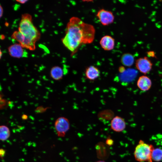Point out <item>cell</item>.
<instances>
[{"mask_svg":"<svg viewBox=\"0 0 162 162\" xmlns=\"http://www.w3.org/2000/svg\"><path fill=\"white\" fill-rule=\"evenodd\" d=\"M125 68L123 66H120L118 68V71L119 73L122 74L125 71Z\"/></svg>","mask_w":162,"mask_h":162,"instance_id":"ffe728a7","label":"cell"},{"mask_svg":"<svg viewBox=\"0 0 162 162\" xmlns=\"http://www.w3.org/2000/svg\"><path fill=\"white\" fill-rule=\"evenodd\" d=\"M154 148L152 145L140 140L134 151L135 159L140 162H152V154Z\"/></svg>","mask_w":162,"mask_h":162,"instance_id":"3957f363","label":"cell"},{"mask_svg":"<svg viewBox=\"0 0 162 162\" xmlns=\"http://www.w3.org/2000/svg\"><path fill=\"white\" fill-rule=\"evenodd\" d=\"M137 85L141 91H146L148 90L151 88L152 82L150 79L146 75H142L138 78Z\"/></svg>","mask_w":162,"mask_h":162,"instance_id":"7c38bea8","label":"cell"},{"mask_svg":"<svg viewBox=\"0 0 162 162\" xmlns=\"http://www.w3.org/2000/svg\"><path fill=\"white\" fill-rule=\"evenodd\" d=\"M147 54L149 56L152 57H156L155 53L153 51H150L148 52Z\"/></svg>","mask_w":162,"mask_h":162,"instance_id":"44dd1931","label":"cell"},{"mask_svg":"<svg viewBox=\"0 0 162 162\" xmlns=\"http://www.w3.org/2000/svg\"><path fill=\"white\" fill-rule=\"evenodd\" d=\"M0 58H1L2 57V51H1V50H0Z\"/></svg>","mask_w":162,"mask_h":162,"instance_id":"484cf974","label":"cell"},{"mask_svg":"<svg viewBox=\"0 0 162 162\" xmlns=\"http://www.w3.org/2000/svg\"><path fill=\"white\" fill-rule=\"evenodd\" d=\"M12 38L18 42L24 48L32 50L35 48L36 41L24 35L19 31H15L12 34Z\"/></svg>","mask_w":162,"mask_h":162,"instance_id":"277c9868","label":"cell"},{"mask_svg":"<svg viewBox=\"0 0 162 162\" xmlns=\"http://www.w3.org/2000/svg\"><path fill=\"white\" fill-rule=\"evenodd\" d=\"M10 55L16 58L26 57L28 53L20 44H15L10 46L8 48Z\"/></svg>","mask_w":162,"mask_h":162,"instance_id":"ba28073f","label":"cell"},{"mask_svg":"<svg viewBox=\"0 0 162 162\" xmlns=\"http://www.w3.org/2000/svg\"><path fill=\"white\" fill-rule=\"evenodd\" d=\"M113 140L110 138H108L106 141V144L108 146H112L113 144Z\"/></svg>","mask_w":162,"mask_h":162,"instance_id":"ac0fdd59","label":"cell"},{"mask_svg":"<svg viewBox=\"0 0 162 162\" xmlns=\"http://www.w3.org/2000/svg\"><path fill=\"white\" fill-rule=\"evenodd\" d=\"M99 43L101 48L104 50L110 51L112 50L114 47L115 40L111 36L105 35L101 38Z\"/></svg>","mask_w":162,"mask_h":162,"instance_id":"30bf717a","label":"cell"},{"mask_svg":"<svg viewBox=\"0 0 162 162\" xmlns=\"http://www.w3.org/2000/svg\"><path fill=\"white\" fill-rule=\"evenodd\" d=\"M16 2H19L20 3H22V4H24L27 1H28V0H16Z\"/></svg>","mask_w":162,"mask_h":162,"instance_id":"603a6c76","label":"cell"},{"mask_svg":"<svg viewBox=\"0 0 162 162\" xmlns=\"http://www.w3.org/2000/svg\"><path fill=\"white\" fill-rule=\"evenodd\" d=\"M19 31L24 35L36 41L40 36V32L32 22L31 16L28 14L22 15Z\"/></svg>","mask_w":162,"mask_h":162,"instance_id":"7a4b0ae2","label":"cell"},{"mask_svg":"<svg viewBox=\"0 0 162 162\" xmlns=\"http://www.w3.org/2000/svg\"><path fill=\"white\" fill-rule=\"evenodd\" d=\"M110 126L112 130L116 132H120L125 129L126 123L123 118L116 116L111 120Z\"/></svg>","mask_w":162,"mask_h":162,"instance_id":"9c48e42d","label":"cell"},{"mask_svg":"<svg viewBox=\"0 0 162 162\" xmlns=\"http://www.w3.org/2000/svg\"><path fill=\"white\" fill-rule=\"evenodd\" d=\"M28 116L25 114H24L22 115V119L25 120L28 118Z\"/></svg>","mask_w":162,"mask_h":162,"instance_id":"cb8c5ba5","label":"cell"},{"mask_svg":"<svg viewBox=\"0 0 162 162\" xmlns=\"http://www.w3.org/2000/svg\"><path fill=\"white\" fill-rule=\"evenodd\" d=\"M85 74L86 79L91 81H93L99 76L100 71L97 67L94 65H90L86 68Z\"/></svg>","mask_w":162,"mask_h":162,"instance_id":"8fae6325","label":"cell"},{"mask_svg":"<svg viewBox=\"0 0 162 162\" xmlns=\"http://www.w3.org/2000/svg\"><path fill=\"white\" fill-rule=\"evenodd\" d=\"M134 58L132 54L129 53L123 54L121 58V62L124 66L130 67L134 63Z\"/></svg>","mask_w":162,"mask_h":162,"instance_id":"5bb4252c","label":"cell"},{"mask_svg":"<svg viewBox=\"0 0 162 162\" xmlns=\"http://www.w3.org/2000/svg\"><path fill=\"white\" fill-rule=\"evenodd\" d=\"M51 77L56 80L62 79L63 72L62 68L60 67L55 66L52 68L50 71Z\"/></svg>","mask_w":162,"mask_h":162,"instance_id":"9a60e30c","label":"cell"},{"mask_svg":"<svg viewBox=\"0 0 162 162\" xmlns=\"http://www.w3.org/2000/svg\"><path fill=\"white\" fill-rule=\"evenodd\" d=\"M54 126L58 136L64 137L70 129V122L66 117H59L56 120Z\"/></svg>","mask_w":162,"mask_h":162,"instance_id":"5b68a950","label":"cell"},{"mask_svg":"<svg viewBox=\"0 0 162 162\" xmlns=\"http://www.w3.org/2000/svg\"><path fill=\"white\" fill-rule=\"evenodd\" d=\"M96 146L97 155L98 158L101 159L107 158L110 154L109 146L102 142H99Z\"/></svg>","mask_w":162,"mask_h":162,"instance_id":"4fadbf2b","label":"cell"},{"mask_svg":"<svg viewBox=\"0 0 162 162\" xmlns=\"http://www.w3.org/2000/svg\"><path fill=\"white\" fill-rule=\"evenodd\" d=\"M10 132L9 128L6 126L2 125L0 126V140L4 141L10 137Z\"/></svg>","mask_w":162,"mask_h":162,"instance_id":"2e32d148","label":"cell"},{"mask_svg":"<svg viewBox=\"0 0 162 162\" xmlns=\"http://www.w3.org/2000/svg\"><path fill=\"white\" fill-rule=\"evenodd\" d=\"M96 16L101 24L104 26H108L112 23L115 19V16L112 11L104 9L98 10Z\"/></svg>","mask_w":162,"mask_h":162,"instance_id":"8992f818","label":"cell"},{"mask_svg":"<svg viewBox=\"0 0 162 162\" xmlns=\"http://www.w3.org/2000/svg\"><path fill=\"white\" fill-rule=\"evenodd\" d=\"M152 160L158 162L162 160V149L159 148L153 149L152 154Z\"/></svg>","mask_w":162,"mask_h":162,"instance_id":"e0dca14e","label":"cell"},{"mask_svg":"<svg viewBox=\"0 0 162 162\" xmlns=\"http://www.w3.org/2000/svg\"><path fill=\"white\" fill-rule=\"evenodd\" d=\"M152 65L153 64L151 60L146 56L139 58L135 62V66L137 69L145 75L151 71Z\"/></svg>","mask_w":162,"mask_h":162,"instance_id":"52a82bcc","label":"cell"},{"mask_svg":"<svg viewBox=\"0 0 162 162\" xmlns=\"http://www.w3.org/2000/svg\"><path fill=\"white\" fill-rule=\"evenodd\" d=\"M96 162H106L104 160H99L96 161Z\"/></svg>","mask_w":162,"mask_h":162,"instance_id":"d4e9b609","label":"cell"},{"mask_svg":"<svg viewBox=\"0 0 162 162\" xmlns=\"http://www.w3.org/2000/svg\"><path fill=\"white\" fill-rule=\"evenodd\" d=\"M65 31V35L62 41L72 55L77 52L81 45L92 43L95 33V28L92 25L76 16L70 19Z\"/></svg>","mask_w":162,"mask_h":162,"instance_id":"6da1fadb","label":"cell"},{"mask_svg":"<svg viewBox=\"0 0 162 162\" xmlns=\"http://www.w3.org/2000/svg\"><path fill=\"white\" fill-rule=\"evenodd\" d=\"M0 17H1L3 15V9L1 5H0Z\"/></svg>","mask_w":162,"mask_h":162,"instance_id":"7402d4cb","label":"cell"},{"mask_svg":"<svg viewBox=\"0 0 162 162\" xmlns=\"http://www.w3.org/2000/svg\"><path fill=\"white\" fill-rule=\"evenodd\" d=\"M5 153V150L3 148H1L0 149V156L2 158H3L4 156Z\"/></svg>","mask_w":162,"mask_h":162,"instance_id":"d6986e66","label":"cell"}]
</instances>
